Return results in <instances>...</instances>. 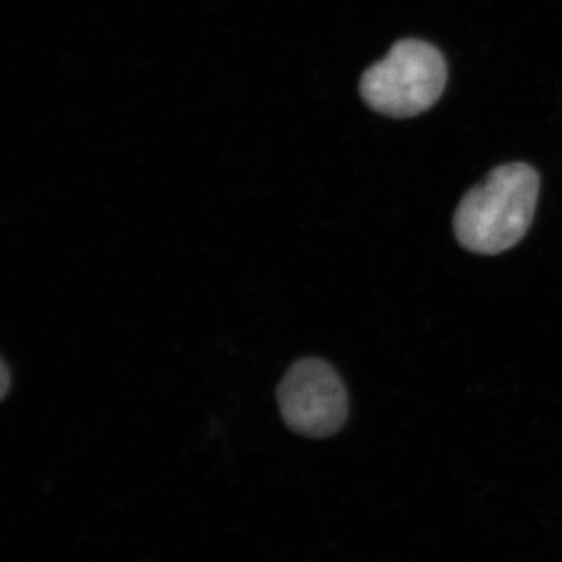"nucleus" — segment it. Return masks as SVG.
<instances>
[{
	"label": "nucleus",
	"mask_w": 562,
	"mask_h": 562,
	"mask_svg": "<svg viewBox=\"0 0 562 562\" xmlns=\"http://www.w3.org/2000/svg\"><path fill=\"white\" fill-rule=\"evenodd\" d=\"M538 198L539 173L531 166H498L462 198L454 213V235L475 254L509 250L530 228Z\"/></svg>",
	"instance_id": "f257e3e1"
},
{
	"label": "nucleus",
	"mask_w": 562,
	"mask_h": 562,
	"mask_svg": "<svg viewBox=\"0 0 562 562\" xmlns=\"http://www.w3.org/2000/svg\"><path fill=\"white\" fill-rule=\"evenodd\" d=\"M446 85L447 63L441 50L425 41L402 40L362 74L360 94L376 113L406 120L430 110Z\"/></svg>",
	"instance_id": "f03ea898"
},
{
	"label": "nucleus",
	"mask_w": 562,
	"mask_h": 562,
	"mask_svg": "<svg viewBox=\"0 0 562 562\" xmlns=\"http://www.w3.org/2000/svg\"><path fill=\"white\" fill-rule=\"evenodd\" d=\"M281 417L292 431L306 438H330L349 416V397L341 376L317 358L291 366L277 391Z\"/></svg>",
	"instance_id": "7ed1b4c3"
},
{
	"label": "nucleus",
	"mask_w": 562,
	"mask_h": 562,
	"mask_svg": "<svg viewBox=\"0 0 562 562\" xmlns=\"http://www.w3.org/2000/svg\"><path fill=\"white\" fill-rule=\"evenodd\" d=\"M10 371L9 366H7L5 361H2V398L5 397L7 392L10 390Z\"/></svg>",
	"instance_id": "20e7f679"
}]
</instances>
